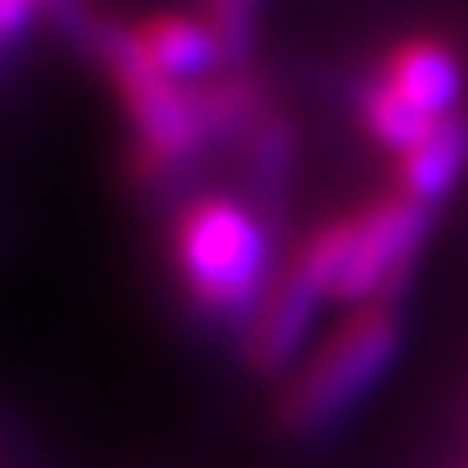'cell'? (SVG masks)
<instances>
[{"label":"cell","mask_w":468,"mask_h":468,"mask_svg":"<svg viewBox=\"0 0 468 468\" xmlns=\"http://www.w3.org/2000/svg\"><path fill=\"white\" fill-rule=\"evenodd\" d=\"M405 346V318L400 301H373L355 305L336 318L301 364L278 382L273 400V428L282 437L314 441L332 428H341L391 373Z\"/></svg>","instance_id":"1"},{"label":"cell","mask_w":468,"mask_h":468,"mask_svg":"<svg viewBox=\"0 0 468 468\" xmlns=\"http://www.w3.org/2000/svg\"><path fill=\"white\" fill-rule=\"evenodd\" d=\"M168 264L186 305L205 323H250L273 273V246L260 214L228 196L209 191L186 200L173 214Z\"/></svg>","instance_id":"2"},{"label":"cell","mask_w":468,"mask_h":468,"mask_svg":"<svg viewBox=\"0 0 468 468\" xmlns=\"http://www.w3.org/2000/svg\"><path fill=\"white\" fill-rule=\"evenodd\" d=\"M91 50L101 55V64L114 82V96H119V105H123L133 133H137L142 177L168 186L173 173H182L209 146L200 114H196V91L186 82L168 78L146 55L133 23H101Z\"/></svg>","instance_id":"3"},{"label":"cell","mask_w":468,"mask_h":468,"mask_svg":"<svg viewBox=\"0 0 468 468\" xmlns=\"http://www.w3.org/2000/svg\"><path fill=\"white\" fill-rule=\"evenodd\" d=\"M428 232H432V209L400 191H387L355 214H341L332 305L355 310L373 301H400L423 260Z\"/></svg>","instance_id":"4"},{"label":"cell","mask_w":468,"mask_h":468,"mask_svg":"<svg viewBox=\"0 0 468 468\" xmlns=\"http://www.w3.org/2000/svg\"><path fill=\"white\" fill-rule=\"evenodd\" d=\"M382 87H391L410 110L428 114V119H451L460 114V96H464V64L455 59V50L437 37H405L396 41L382 64H378Z\"/></svg>","instance_id":"5"},{"label":"cell","mask_w":468,"mask_h":468,"mask_svg":"<svg viewBox=\"0 0 468 468\" xmlns=\"http://www.w3.org/2000/svg\"><path fill=\"white\" fill-rule=\"evenodd\" d=\"M137 41L146 46V55L155 59L159 69L186 87L218 78L223 69H232L223 37L214 32V23L205 14H177V9H159L146 14L137 27Z\"/></svg>","instance_id":"6"},{"label":"cell","mask_w":468,"mask_h":468,"mask_svg":"<svg viewBox=\"0 0 468 468\" xmlns=\"http://www.w3.org/2000/svg\"><path fill=\"white\" fill-rule=\"evenodd\" d=\"M464 168H468V114H451L419 146L396 155V191L432 209L460 182Z\"/></svg>","instance_id":"7"},{"label":"cell","mask_w":468,"mask_h":468,"mask_svg":"<svg viewBox=\"0 0 468 468\" xmlns=\"http://www.w3.org/2000/svg\"><path fill=\"white\" fill-rule=\"evenodd\" d=\"M355 114H359L364 133H368L382 151H391V155H405L410 146H419V142L437 128V119L410 110L391 87H382L378 73L364 78V82L355 87Z\"/></svg>","instance_id":"8"},{"label":"cell","mask_w":468,"mask_h":468,"mask_svg":"<svg viewBox=\"0 0 468 468\" xmlns=\"http://www.w3.org/2000/svg\"><path fill=\"white\" fill-rule=\"evenodd\" d=\"M246 164H250V177L264 186V191H278L287 186L292 177V164H296V137L282 119L264 114L250 133H246Z\"/></svg>","instance_id":"9"},{"label":"cell","mask_w":468,"mask_h":468,"mask_svg":"<svg viewBox=\"0 0 468 468\" xmlns=\"http://www.w3.org/2000/svg\"><path fill=\"white\" fill-rule=\"evenodd\" d=\"M205 18L214 23V32L228 46L232 69H246L250 46H255V18H260V0H205Z\"/></svg>","instance_id":"10"}]
</instances>
